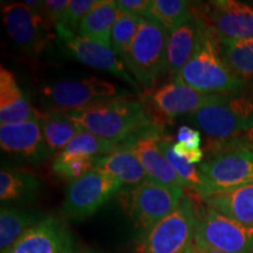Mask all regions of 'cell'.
Segmentation results:
<instances>
[{
    "instance_id": "1",
    "label": "cell",
    "mask_w": 253,
    "mask_h": 253,
    "mask_svg": "<svg viewBox=\"0 0 253 253\" xmlns=\"http://www.w3.org/2000/svg\"><path fill=\"white\" fill-rule=\"evenodd\" d=\"M67 114L82 131L119 145L157 123L143 103L129 96L100 101Z\"/></svg>"
},
{
    "instance_id": "2",
    "label": "cell",
    "mask_w": 253,
    "mask_h": 253,
    "mask_svg": "<svg viewBox=\"0 0 253 253\" xmlns=\"http://www.w3.org/2000/svg\"><path fill=\"white\" fill-rule=\"evenodd\" d=\"M175 81L202 93L216 95L240 94L245 87V82L233 74L221 58L219 40L208 24L196 52Z\"/></svg>"
},
{
    "instance_id": "3",
    "label": "cell",
    "mask_w": 253,
    "mask_h": 253,
    "mask_svg": "<svg viewBox=\"0 0 253 253\" xmlns=\"http://www.w3.org/2000/svg\"><path fill=\"white\" fill-rule=\"evenodd\" d=\"M126 213L140 235L169 216L185 197L184 189L147 178L119 192Z\"/></svg>"
},
{
    "instance_id": "4",
    "label": "cell",
    "mask_w": 253,
    "mask_h": 253,
    "mask_svg": "<svg viewBox=\"0 0 253 253\" xmlns=\"http://www.w3.org/2000/svg\"><path fill=\"white\" fill-rule=\"evenodd\" d=\"M168 33L166 28L150 19H141L138 31L122 62L135 81L151 90L166 74Z\"/></svg>"
},
{
    "instance_id": "5",
    "label": "cell",
    "mask_w": 253,
    "mask_h": 253,
    "mask_svg": "<svg viewBox=\"0 0 253 253\" xmlns=\"http://www.w3.org/2000/svg\"><path fill=\"white\" fill-rule=\"evenodd\" d=\"M198 210L189 196L160 223L138 236L135 253H182L194 243Z\"/></svg>"
},
{
    "instance_id": "6",
    "label": "cell",
    "mask_w": 253,
    "mask_h": 253,
    "mask_svg": "<svg viewBox=\"0 0 253 253\" xmlns=\"http://www.w3.org/2000/svg\"><path fill=\"white\" fill-rule=\"evenodd\" d=\"M41 104L46 112H73L100 101L129 96L113 82L90 77L68 79L47 84L40 89Z\"/></svg>"
},
{
    "instance_id": "7",
    "label": "cell",
    "mask_w": 253,
    "mask_h": 253,
    "mask_svg": "<svg viewBox=\"0 0 253 253\" xmlns=\"http://www.w3.org/2000/svg\"><path fill=\"white\" fill-rule=\"evenodd\" d=\"M209 137L225 140L253 129V99L243 94L224 95L188 116Z\"/></svg>"
},
{
    "instance_id": "8",
    "label": "cell",
    "mask_w": 253,
    "mask_h": 253,
    "mask_svg": "<svg viewBox=\"0 0 253 253\" xmlns=\"http://www.w3.org/2000/svg\"><path fill=\"white\" fill-rule=\"evenodd\" d=\"M205 184V196L231 191L253 184V150L230 148L212 155L198 166ZM203 198V199H204Z\"/></svg>"
},
{
    "instance_id": "9",
    "label": "cell",
    "mask_w": 253,
    "mask_h": 253,
    "mask_svg": "<svg viewBox=\"0 0 253 253\" xmlns=\"http://www.w3.org/2000/svg\"><path fill=\"white\" fill-rule=\"evenodd\" d=\"M39 6L31 7L25 2L1 6L2 20L8 37L32 58L39 56L55 36L54 25L40 11Z\"/></svg>"
},
{
    "instance_id": "10",
    "label": "cell",
    "mask_w": 253,
    "mask_h": 253,
    "mask_svg": "<svg viewBox=\"0 0 253 253\" xmlns=\"http://www.w3.org/2000/svg\"><path fill=\"white\" fill-rule=\"evenodd\" d=\"M122 186L115 177L94 168L68 186L63 201V212L72 219H84L118 195Z\"/></svg>"
},
{
    "instance_id": "11",
    "label": "cell",
    "mask_w": 253,
    "mask_h": 253,
    "mask_svg": "<svg viewBox=\"0 0 253 253\" xmlns=\"http://www.w3.org/2000/svg\"><path fill=\"white\" fill-rule=\"evenodd\" d=\"M196 237L226 253H253V226L230 219L209 207L198 211Z\"/></svg>"
},
{
    "instance_id": "12",
    "label": "cell",
    "mask_w": 253,
    "mask_h": 253,
    "mask_svg": "<svg viewBox=\"0 0 253 253\" xmlns=\"http://www.w3.org/2000/svg\"><path fill=\"white\" fill-rule=\"evenodd\" d=\"M55 34L61 41L66 50L79 62L91 68L109 73L114 77L126 82L132 89L141 93L140 84L135 81L125 63L118 58L112 47L101 45L93 40L77 36L73 32L62 27H55Z\"/></svg>"
},
{
    "instance_id": "13",
    "label": "cell",
    "mask_w": 253,
    "mask_h": 253,
    "mask_svg": "<svg viewBox=\"0 0 253 253\" xmlns=\"http://www.w3.org/2000/svg\"><path fill=\"white\" fill-rule=\"evenodd\" d=\"M224 95L207 94L175 80L148 90L145 100L160 119L191 115L208 104L219 102Z\"/></svg>"
},
{
    "instance_id": "14",
    "label": "cell",
    "mask_w": 253,
    "mask_h": 253,
    "mask_svg": "<svg viewBox=\"0 0 253 253\" xmlns=\"http://www.w3.org/2000/svg\"><path fill=\"white\" fill-rule=\"evenodd\" d=\"M203 15L219 41L253 38L252 6L237 0H216L209 2Z\"/></svg>"
},
{
    "instance_id": "15",
    "label": "cell",
    "mask_w": 253,
    "mask_h": 253,
    "mask_svg": "<svg viewBox=\"0 0 253 253\" xmlns=\"http://www.w3.org/2000/svg\"><path fill=\"white\" fill-rule=\"evenodd\" d=\"M0 145L5 153L25 162L36 164L50 157L41 129L40 118L0 126Z\"/></svg>"
},
{
    "instance_id": "16",
    "label": "cell",
    "mask_w": 253,
    "mask_h": 253,
    "mask_svg": "<svg viewBox=\"0 0 253 253\" xmlns=\"http://www.w3.org/2000/svg\"><path fill=\"white\" fill-rule=\"evenodd\" d=\"M162 132V126L156 123L125 143L130 145L131 149L140 158L148 178L164 184L186 189L185 183L179 178L158 147V141Z\"/></svg>"
},
{
    "instance_id": "17",
    "label": "cell",
    "mask_w": 253,
    "mask_h": 253,
    "mask_svg": "<svg viewBox=\"0 0 253 253\" xmlns=\"http://www.w3.org/2000/svg\"><path fill=\"white\" fill-rule=\"evenodd\" d=\"M205 25L204 15L195 8L194 13L177 30L169 33L167 46L166 74L172 80L185 67L197 48Z\"/></svg>"
},
{
    "instance_id": "18",
    "label": "cell",
    "mask_w": 253,
    "mask_h": 253,
    "mask_svg": "<svg viewBox=\"0 0 253 253\" xmlns=\"http://www.w3.org/2000/svg\"><path fill=\"white\" fill-rule=\"evenodd\" d=\"M69 239L61 221L46 217L28 230L8 253H62Z\"/></svg>"
},
{
    "instance_id": "19",
    "label": "cell",
    "mask_w": 253,
    "mask_h": 253,
    "mask_svg": "<svg viewBox=\"0 0 253 253\" xmlns=\"http://www.w3.org/2000/svg\"><path fill=\"white\" fill-rule=\"evenodd\" d=\"M41 114L32 108L19 87L14 74L4 66L0 68V123L14 125L40 118Z\"/></svg>"
},
{
    "instance_id": "20",
    "label": "cell",
    "mask_w": 253,
    "mask_h": 253,
    "mask_svg": "<svg viewBox=\"0 0 253 253\" xmlns=\"http://www.w3.org/2000/svg\"><path fill=\"white\" fill-rule=\"evenodd\" d=\"M97 169L115 177L122 185H138L148 178L140 158L128 143L120 144L113 153L97 161Z\"/></svg>"
},
{
    "instance_id": "21",
    "label": "cell",
    "mask_w": 253,
    "mask_h": 253,
    "mask_svg": "<svg viewBox=\"0 0 253 253\" xmlns=\"http://www.w3.org/2000/svg\"><path fill=\"white\" fill-rule=\"evenodd\" d=\"M207 207L230 219L253 226V184L204 198Z\"/></svg>"
},
{
    "instance_id": "22",
    "label": "cell",
    "mask_w": 253,
    "mask_h": 253,
    "mask_svg": "<svg viewBox=\"0 0 253 253\" xmlns=\"http://www.w3.org/2000/svg\"><path fill=\"white\" fill-rule=\"evenodd\" d=\"M118 5L113 0H97L93 8L86 14L79 26V36L93 40L101 45L110 47L112 32L116 17Z\"/></svg>"
},
{
    "instance_id": "23",
    "label": "cell",
    "mask_w": 253,
    "mask_h": 253,
    "mask_svg": "<svg viewBox=\"0 0 253 253\" xmlns=\"http://www.w3.org/2000/svg\"><path fill=\"white\" fill-rule=\"evenodd\" d=\"M45 218L37 211L2 207L0 211V253H8L28 230Z\"/></svg>"
},
{
    "instance_id": "24",
    "label": "cell",
    "mask_w": 253,
    "mask_h": 253,
    "mask_svg": "<svg viewBox=\"0 0 253 253\" xmlns=\"http://www.w3.org/2000/svg\"><path fill=\"white\" fill-rule=\"evenodd\" d=\"M41 129L50 156L61 153L82 131L66 112H45L40 116Z\"/></svg>"
},
{
    "instance_id": "25",
    "label": "cell",
    "mask_w": 253,
    "mask_h": 253,
    "mask_svg": "<svg viewBox=\"0 0 253 253\" xmlns=\"http://www.w3.org/2000/svg\"><path fill=\"white\" fill-rule=\"evenodd\" d=\"M220 54L236 77L253 81V38L219 41Z\"/></svg>"
},
{
    "instance_id": "26",
    "label": "cell",
    "mask_w": 253,
    "mask_h": 253,
    "mask_svg": "<svg viewBox=\"0 0 253 253\" xmlns=\"http://www.w3.org/2000/svg\"><path fill=\"white\" fill-rule=\"evenodd\" d=\"M173 140L170 136L162 132L160 141H158V147L162 150V153L172 169L175 170L177 175L183 182L185 183L186 189L194 191L199 198L203 199L205 196V184L203 177L199 171V169L195 164L188 162L184 158L179 157L175 151H173Z\"/></svg>"
},
{
    "instance_id": "27",
    "label": "cell",
    "mask_w": 253,
    "mask_h": 253,
    "mask_svg": "<svg viewBox=\"0 0 253 253\" xmlns=\"http://www.w3.org/2000/svg\"><path fill=\"white\" fill-rule=\"evenodd\" d=\"M194 11V6L184 0H151L147 19L160 24L168 33H171L189 20Z\"/></svg>"
},
{
    "instance_id": "28",
    "label": "cell",
    "mask_w": 253,
    "mask_h": 253,
    "mask_svg": "<svg viewBox=\"0 0 253 253\" xmlns=\"http://www.w3.org/2000/svg\"><path fill=\"white\" fill-rule=\"evenodd\" d=\"M40 188V182L26 172H0V199L1 202H19L32 198Z\"/></svg>"
},
{
    "instance_id": "29",
    "label": "cell",
    "mask_w": 253,
    "mask_h": 253,
    "mask_svg": "<svg viewBox=\"0 0 253 253\" xmlns=\"http://www.w3.org/2000/svg\"><path fill=\"white\" fill-rule=\"evenodd\" d=\"M99 160L100 158L81 155L59 153L53 161L52 170L55 175L74 182L91 171Z\"/></svg>"
},
{
    "instance_id": "30",
    "label": "cell",
    "mask_w": 253,
    "mask_h": 253,
    "mask_svg": "<svg viewBox=\"0 0 253 253\" xmlns=\"http://www.w3.org/2000/svg\"><path fill=\"white\" fill-rule=\"evenodd\" d=\"M141 18L119 11L112 32V49L121 61L126 55L140 26Z\"/></svg>"
},
{
    "instance_id": "31",
    "label": "cell",
    "mask_w": 253,
    "mask_h": 253,
    "mask_svg": "<svg viewBox=\"0 0 253 253\" xmlns=\"http://www.w3.org/2000/svg\"><path fill=\"white\" fill-rule=\"evenodd\" d=\"M118 147L119 144L112 141L97 137L90 132L81 131L61 153L101 158L113 153Z\"/></svg>"
},
{
    "instance_id": "32",
    "label": "cell",
    "mask_w": 253,
    "mask_h": 253,
    "mask_svg": "<svg viewBox=\"0 0 253 253\" xmlns=\"http://www.w3.org/2000/svg\"><path fill=\"white\" fill-rule=\"evenodd\" d=\"M97 0H71L67 9L62 14L61 19L55 27H62L66 30L73 32H78L81 21L86 17L88 12L93 8Z\"/></svg>"
},
{
    "instance_id": "33",
    "label": "cell",
    "mask_w": 253,
    "mask_h": 253,
    "mask_svg": "<svg viewBox=\"0 0 253 253\" xmlns=\"http://www.w3.org/2000/svg\"><path fill=\"white\" fill-rule=\"evenodd\" d=\"M68 5L69 0H47V1H41L39 8L55 27L62 14L67 9Z\"/></svg>"
},
{
    "instance_id": "34",
    "label": "cell",
    "mask_w": 253,
    "mask_h": 253,
    "mask_svg": "<svg viewBox=\"0 0 253 253\" xmlns=\"http://www.w3.org/2000/svg\"><path fill=\"white\" fill-rule=\"evenodd\" d=\"M116 5L119 11L141 19H147L151 0H119L116 1Z\"/></svg>"
},
{
    "instance_id": "35",
    "label": "cell",
    "mask_w": 253,
    "mask_h": 253,
    "mask_svg": "<svg viewBox=\"0 0 253 253\" xmlns=\"http://www.w3.org/2000/svg\"><path fill=\"white\" fill-rule=\"evenodd\" d=\"M173 151L178 155L179 157L184 158V160L188 161V162L192 164H201L203 162L204 157V151L202 148H194L189 147V145H185L181 143V142H175L173 143Z\"/></svg>"
},
{
    "instance_id": "36",
    "label": "cell",
    "mask_w": 253,
    "mask_h": 253,
    "mask_svg": "<svg viewBox=\"0 0 253 253\" xmlns=\"http://www.w3.org/2000/svg\"><path fill=\"white\" fill-rule=\"evenodd\" d=\"M177 142L189 145V147L201 148L202 135L197 129L190 128L188 126H182L177 131Z\"/></svg>"
},
{
    "instance_id": "37",
    "label": "cell",
    "mask_w": 253,
    "mask_h": 253,
    "mask_svg": "<svg viewBox=\"0 0 253 253\" xmlns=\"http://www.w3.org/2000/svg\"><path fill=\"white\" fill-rule=\"evenodd\" d=\"M194 243H195L196 249H197L198 253H226V252L221 251V250H218L216 248H213V246L209 245L208 243H205L203 239L198 238V237H196V236H195Z\"/></svg>"
},
{
    "instance_id": "38",
    "label": "cell",
    "mask_w": 253,
    "mask_h": 253,
    "mask_svg": "<svg viewBox=\"0 0 253 253\" xmlns=\"http://www.w3.org/2000/svg\"><path fill=\"white\" fill-rule=\"evenodd\" d=\"M62 253H80V252H78L77 250L74 249V246H73L71 239H69L67 244H66V248H65V250H63V251H62Z\"/></svg>"
},
{
    "instance_id": "39",
    "label": "cell",
    "mask_w": 253,
    "mask_h": 253,
    "mask_svg": "<svg viewBox=\"0 0 253 253\" xmlns=\"http://www.w3.org/2000/svg\"><path fill=\"white\" fill-rule=\"evenodd\" d=\"M182 253H198L197 252V249H196L195 243H191V244H190L188 248H186Z\"/></svg>"
},
{
    "instance_id": "40",
    "label": "cell",
    "mask_w": 253,
    "mask_h": 253,
    "mask_svg": "<svg viewBox=\"0 0 253 253\" xmlns=\"http://www.w3.org/2000/svg\"><path fill=\"white\" fill-rule=\"evenodd\" d=\"M84 253H96V252H94V251H91V250H86V251H84Z\"/></svg>"
},
{
    "instance_id": "41",
    "label": "cell",
    "mask_w": 253,
    "mask_h": 253,
    "mask_svg": "<svg viewBox=\"0 0 253 253\" xmlns=\"http://www.w3.org/2000/svg\"><path fill=\"white\" fill-rule=\"evenodd\" d=\"M252 136H253V135H252Z\"/></svg>"
}]
</instances>
